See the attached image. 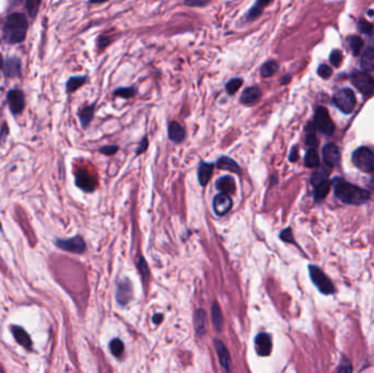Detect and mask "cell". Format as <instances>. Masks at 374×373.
Wrapping results in <instances>:
<instances>
[{
	"instance_id": "obj_5",
	"label": "cell",
	"mask_w": 374,
	"mask_h": 373,
	"mask_svg": "<svg viewBox=\"0 0 374 373\" xmlns=\"http://www.w3.org/2000/svg\"><path fill=\"white\" fill-rule=\"evenodd\" d=\"M309 271H310V276H311L312 281L315 283V286L317 287V289L322 294L331 295L335 291L333 282L328 279L327 276L322 272L318 267L311 265L309 267Z\"/></svg>"
},
{
	"instance_id": "obj_8",
	"label": "cell",
	"mask_w": 374,
	"mask_h": 373,
	"mask_svg": "<svg viewBox=\"0 0 374 373\" xmlns=\"http://www.w3.org/2000/svg\"><path fill=\"white\" fill-rule=\"evenodd\" d=\"M56 246L66 252L74 253V254H82L86 251V242L81 236L77 235L67 240H56Z\"/></svg>"
},
{
	"instance_id": "obj_11",
	"label": "cell",
	"mask_w": 374,
	"mask_h": 373,
	"mask_svg": "<svg viewBox=\"0 0 374 373\" xmlns=\"http://www.w3.org/2000/svg\"><path fill=\"white\" fill-rule=\"evenodd\" d=\"M255 349L257 355L260 357H267L271 355L273 349L271 335L267 333H259L255 337Z\"/></svg>"
},
{
	"instance_id": "obj_30",
	"label": "cell",
	"mask_w": 374,
	"mask_h": 373,
	"mask_svg": "<svg viewBox=\"0 0 374 373\" xmlns=\"http://www.w3.org/2000/svg\"><path fill=\"white\" fill-rule=\"evenodd\" d=\"M243 84H244L243 78H238V77H236V78H231L227 82V84H226V91H227V93L229 95H231V96L234 95L242 88Z\"/></svg>"
},
{
	"instance_id": "obj_13",
	"label": "cell",
	"mask_w": 374,
	"mask_h": 373,
	"mask_svg": "<svg viewBox=\"0 0 374 373\" xmlns=\"http://www.w3.org/2000/svg\"><path fill=\"white\" fill-rule=\"evenodd\" d=\"M273 2L274 0H256L255 4L251 7L248 12H246L245 20L248 22H254L258 20L261 17V14H263L264 9Z\"/></svg>"
},
{
	"instance_id": "obj_32",
	"label": "cell",
	"mask_w": 374,
	"mask_h": 373,
	"mask_svg": "<svg viewBox=\"0 0 374 373\" xmlns=\"http://www.w3.org/2000/svg\"><path fill=\"white\" fill-rule=\"evenodd\" d=\"M304 163L308 168H316L319 164V158L318 154L315 150V148H310L308 152L305 154Z\"/></svg>"
},
{
	"instance_id": "obj_28",
	"label": "cell",
	"mask_w": 374,
	"mask_h": 373,
	"mask_svg": "<svg viewBox=\"0 0 374 373\" xmlns=\"http://www.w3.org/2000/svg\"><path fill=\"white\" fill-rule=\"evenodd\" d=\"M211 317H212V324H213V327L216 328V331L221 332L222 326H223V316H222L219 304L217 302H213L211 305Z\"/></svg>"
},
{
	"instance_id": "obj_6",
	"label": "cell",
	"mask_w": 374,
	"mask_h": 373,
	"mask_svg": "<svg viewBox=\"0 0 374 373\" xmlns=\"http://www.w3.org/2000/svg\"><path fill=\"white\" fill-rule=\"evenodd\" d=\"M314 123H315L317 129L320 132H323L324 135L331 136L335 131V125L331 119V116L328 114L327 110L323 106H319L316 109L315 115H314Z\"/></svg>"
},
{
	"instance_id": "obj_53",
	"label": "cell",
	"mask_w": 374,
	"mask_h": 373,
	"mask_svg": "<svg viewBox=\"0 0 374 373\" xmlns=\"http://www.w3.org/2000/svg\"><path fill=\"white\" fill-rule=\"evenodd\" d=\"M108 2H109V0H89V4L99 5V4H105Z\"/></svg>"
},
{
	"instance_id": "obj_27",
	"label": "cell",
	"mask_w": 374,
	"mask_h": 373,
	"mask_svg": "<svg viewBox=\"0 0 374 373\" xmlns=\"http://www.w3.org/2000/svg\"><path fill=\"white\" fill-rule=\"evenodd\" d=\"M113 96L115 98H121L124 100H129L132 99L135 95L137 94V88L136 87H118L113 91Z\"/></svg>"
},
{
	"instance_id": "obj_4",
	"label": "cell",
	"mask_w": 374,
	"mask_h": 373,
	"mask_svg": "<svg viewBox=\"0 0 374 373\" xmlns=\"http://www.w3.org/2000/svg\"><path fill=\"white\" fill-rule=\"evenodd\" d=\"M334 103L342 113L349 114L356 106V95L350 89H341L334 94Z\"/></svg>"
},
{
	"instance_id": "obj_52",
	"label": "cell",
	"mask_w": 374,
	"mask_h": 373,
	"mask_svg": "<svg viewBox=\"0 0 374 373\" xmlns=\"http://www.w3.org/2000/svg\"><path fill=\"white\" fill-rule=\"evenodd\" d=\"M338 370L341 371V372H349V371H351L350 363H346V367H339Z\"/></svg>"
},
{
	"instance_id": "obj_17",
	"label": "cell",
	"mask_w": 374,
	"mask_h": 373,
	"mask_svg": "<svg viewBox=\"0 0 374 373\" xmlns=\"http://www.w3.org/2000/svg\"><path fill=\"white\" fill-rule=\"evenodd\" d=\"M8 102L13 114H19L24 109V95L20 90H12L8 93Z\"/></svg>"
},
{
	"instance_id": "obj_54",
	"label": "cell",
	"mask_w": 374,
	"mask_h": 373,
	"mask_svg": "<svg viewBox=\"0 0 374 373\" xmlns=\"http://www.w3.org/2000/svg\"><path fill=\"white\" fill-rule=\"evenodd\" d=\"M3 64H4V61H3V56H2V54H0V69H2Z\"/></svg>"
},
{
	"instance_id": "obj_15",
	"label": "cell",
	"mask_w": 374,
	"mask_h": 373,
	"mask_svg": "<svg viewBox=\"0 0 374 373\" xmlns=\"http://www.w3.org/2000/svg\"><path fill=\"white\" fill-rule=\"evenodd\" d=\"M76 184L79 189L85 192H93L96 188V181L93 176L86 171H79L76 175Z\"/></svg>"
},
{
	"instance_id": "obj_35",
	"label": "cell",
	"mask_w": 374,
	"mask_h": 373,
	"mask_svg": "<svg viewBox=\"0 0 374 373\" xmlns=\"http://www.w3.org/2000/svg\"><path fill=\"white\" fill-rule=\"evenodd\" d=\"M196 332L199 336H201L206 333V313L204 310L199 309L196 312Z\"/></svg>"
},
{
	"instance_id": "obj_10",
	"label": "cell",
	"mask_w": 374,
	"mask_h": 373,
	"mask_svg": "<svg viewBox=\"0 0 374 373\" xmlns=\"http://www.w3.org/2000/svg\"><path fill=\"white\" fill-rule=\"evenodd\" d=\"M232 205H233L232 199L229 196V194L226 193L218 194V195L215 196L212 201V208L217 216H224L228 214L231 210Z\"/></svg>"
},
{
	"instance_id": "obj_47",
	"label": "cell",
	"mask_w": 374,
	"mask_h": 373,
	"mask_svg": "<svg viewBox=\"0 0 374 373\" xmlns=\"http://www.w3.org/2000/svg\"><path fill=\"white\" fill-rule=\"evenodd\" d=\"M149 146V141H148V138L147 137H144L143 139H141L140 144H139V147L137 148V151H136V154L139 155L140 153H143L147 150V148Z\"/></svg>"
},
{
	"instance_id": "obj_12",
	"label": "cell",
	"mask_w": 374,
	"mask_h": 373,
	"mask_svg": "<svg viewBox=\"0 0 374 373\" xmlns=\"http://www.w3.org/2000/svg\"><path fill=\"white\" fill-rule=\"evenodd\" d=\"M132 299V286L128 279H124L119 281L117 286V295L116 300L121 305H127Z\"/></svg>"
},
{
	"instance_id": "obj_40",
	"label": "cell",
	"mask_w": 374,
	"mask_h": 373,
	"mask_svg": "<svg viewBox=\"0 0 374 373\" xmlns=\"http://www.w3.org/2000/svg\"><path fill=\"white\" fill-rule=\"evenodd\" d=\"M211 4V0H184V5L191 8H205Z\"/></svg>"
},
{
	"instance_id": "obj_24",
	"label": "cell",
	"mask_w": 374,
	"mask_h": 373,
	"mask_svg": "<svg viewBox=\"0 0 374 373\" xmlns=\"http://www.w3.org/2000/svg\"><path fill=\"white\" fill-rule=\"evenodd\" d=\"M94 112H95V104L88 105V106L84 108L79 112L78 116H79L82 127L87 128L88 126L90 125V123L92 122L93 116H94Z\"/></svg>"
},
{
	"instance_id": "obj_33",
	"label": "cell",
	"mask_w": 374,
	"mask_h": 373,
	"mask_svg": "<svg viewBox=\"0 0 374 373\" xmlns=\"http://www.w3.org/2000/svg\"><path fill=\"white\" fill-rule=\"evenodd\" d=\"M305 144L311 148H315L317 146V139L315 136V127H314L313 123H309L305 128Z\"/></svg>"
},
{
	"instance_id": "obj_37",
	"label": "cell",
	"mask_w": 374,
	"mask_h": 373,
	"mask_svg": "<svg viewBox=\"0 0 374 373\" xmlns=\"http://www.w3.org/2000/svg\"><path fill=\"white\" fill-rule=\"evenodd\" d=\"M110 350L115 357H121L124 352V344L121 339L115 338L112 339L110 342Z\"/></svg>"
},
{
	"instance_id": "obj_29",
	"label": "cell",
	"mask_w": 374,
	"mask_h": 373,
	"mask_svg": "<svg viewBox=\"0 0 374 373\" xmlns=\"http://www.w3.org/2000/svg\"><path fill=\"white\" fill-rule=\"evenodd\" d=\"M88 81V77L87 76H76V77H71L69 78V80L67 81L66 85V90L68 93H72L74 91H77L79 88H81L84 85L87 84Z\"/></svg>"
},
{
	"instance_id": "obj_21",
	"label": "cell",
	"mask_w": 374,
	"mask_h": 373,
	"mask_svg": "<svg viewBox=\"0 0 374 373\" xmlns=\"http://www.w3.org/2000/svg\"><path fill=\"white\" fill-rule=\"evenodd\" d=\"M216 189L219 190L221 193H226V194H230V193H234L235 192V181L233 177H231L229 175L222 176L220 178H218L216 182Z\"/></svg>"
},
{
	"instance_id": "obj_49",
	"label": "cell",
	"mask_w": 374,
	"mask_h": 373,
	"mask_svg": "<svg viewBox=\"0 0 374 373\" xmlns=\"http://www.w3.org/2000/svg\"><path fill=\"white\" fill-rule=\"evenodd\" d=\"M290 80H291V76H290L289 73H287V74H285V76H283V77L281 78V80H280V85H283V86H285V85H288L289 82H290Z\"/></svg>"
},
{
	"instance_id": "obj_50",
	"label": "cell",
	"mask_w": 374,
	"mask_h": 373,
	"mask_svg": "<svg viewBox=\"0 0 374 373\" xmlns=\"http://www.w3.org/2000/svg\"><path fill=\"white\" fill-rule=\"evenodd\" d=\"M7 134H8V128H7V126L5 125L3 130H2V135H0V143H4V140H5L6 136H7Z\"/></svg>"
},
{
	"instance_id": "obj_26",
	"label": "cell",
	"mask_w": 374,
	"mask_h": 373,
	"mask_svg": "<svg viewBox=\"0 0 374 373\" xmlns=\"http://www.w3.org/2000/svg\"><path fill=\"white\" fill-rule=\"evenodd\" d=\"M279 70V64L276 61H267L260 66V76L263 78H271L274 74Z\"/></svg>"
},
{
	"instance_id": "obj_1",
	"label": "cell",
	"mask_w": 374,
	"mask_h": 373,
	"mask_svg": "<svg viewBox=\"0 0 374 373\" xmlns=\"http://www.w3.org/2000/svg\"><path fill=\"white\" fill-rule=\"evenodd\" d=\"M28 32V21L23 14L12 13L7 19L4 26V36L11 44L24 41Z\"/></svg>"
},
{
	"instance_id": "obj_22",
	"label": "cell",
	"mask_w": 374,
	"mask_h": 373,
	"mask_svg": "<svg viewBox=\"0 0 374 373\" xmlns=\"http://www.w3.org/2000/svg\"><path fill=\"white\" fill-rule=\"evenodd\" d=\"M217 167L222 170L231 171V172H233V173H237V174L241 173V168L238 167V164L233 159L227 155L220 156L218 161H217Z\"/></svg>"
},
{
	"instance_id": "obj_25",
	"label": "cell",
	"mask_w": 374,
	"mask_h": 373,
	"mask_svg": "<svg viewBox=\"0 0 374 373\" xmlns=\"http://www.w3.org/2000/svg\"><path fill=\"white\" fill-rule=\"evenodd\" d=\"M361 68L363 71L369 72L374 70V48L369 47L364 50L361 56Z\"/></svg>"
},
{
	"instance_id": "obj_48",
	"label": "cell",
	"mask_w": 374,
	"mask_h": 373,
	"mask_svg": "<svg viewBox=\"0 0 374 373\" xmlns=\"http://www.w3.org/2000/svg\"><path fill=\"white\" fill-rule=\"evenodd\" d=\"M298 158H299V155H298V147L295 146L292 149H291V151H290L289 160L291 162H296L298 160Z\"/></svg>"
},
{
	"instance_id": "obj_18",
	"label": "cell",
	"mask_w": 374,
	"mask_h": 373,
	"mask_svg": "<svg viewBox=\"0 0 374 373\" xmlns=\"http://www.w3.org/2000/svg\"><path fill=\"white\" fill-rule=\"evenodd\" d=\"M323 159L328 166H337L340 160L339 149L336 145L328 144L323 148Z\"/></svg>"
},
{
	"instance_id": "obj_16",
	"label": "cell",
	"mask_w": 374,
	"mask_h": 373,
	"mask_svg": "<svg viewBox=\"0 0 374 373\" xmlns=\"http://www.w3.org/2000/svg\"><path fill=\"white\" fill-rule=\"evenodd\" d=\"M215 346H216L217 355H218V359H219L221 367L229 372L231 370L232 361H231V357H230L228 348L221 340H218V339L215 340Z\"/></svg>"
},
{
	"instance_id": "obj_34",
	"label": "cell",
	"mask_w": 374,
	"mask_h": 373,
	"mask_svg": "<svg viewBox=\"0 0 374 373\" xmlns=\"http://www.w3.org/2000/svg\"><path fill=\"white\" fill-rule=\"evenodd\" d=\"M347 43L354 55H358L359 53H360V50L363 46V41L360 36L351 35L347 39Z\"/></svg>"
},
{
	"instance_id": "obj_43",
	"label": "cell",
	"mask_w": 374,
	"mask_h": 373,
	"mask_svg": "<svg viewBox=\"0 0 374 373\" xmlns=\"http://www.w3.org/2000/svg\"><path fill=\"white\" fill-rule=\"evenodd\" d=\"M280 238H281L282 241H285V242L296 244L295 237H293V233H292V230H291L290 228H287V229H285L283 231H281Z\"/></svg>"
},
{
	"instance_id": "obj_51",
	"label": "cell",
	"mask_w": 374,
	"mask_h": 373,
	"mask_svg": "<svg viewBox=\"0 0 374 373\" xmlns=\"http://www.w3.org/2000/svg\"><path fill=\"white\" fill-rule=\"evenodd\" d=\"M162 318H163V315L162 314H154L153 317H152V321L155 323V324H160L162 322Z\"/></svg>"
},
{
	"instance_id": "obj_2",
	"label": "cell",
	"mask_w": 374,
	"mask_h": 373,
	"mask_svg": "<svg viewBox=\"0 0 374 373\" xmlns=\"http://www.w3.org/2000/svg\"><path fill=\"white\" fill-rule=\"evenodd\" d=\"M335 195L349 205H361L370 198V193L356 185L340 182L335 186Z\"/></svg>"
},
{
	"instance_id": "obj_20",
	"label": "cell",
	"mask_w": 374,
	"mask_h": 373,
	"mask_svg": "<svg viewBox=\"0 0 374 373\" xmlns=\"http://www.w3.org/2000/svg\"><path fill=\"white\" fill-rule=\"evenodd\" d=\"M213 163H207V162H200L198 167V181L201 186H206L210 180L213 171Z\"/></svg>"
},
{
	"instance_id": "obj_46",
	"label": "cell",
	"mask_w": 374,
	"mask_h": 373,
	"mask_svg": "<svg viewBox=\"0 0 374 373\" xmlns=\"http://www.w3.org/2000/svg\"><path fill=\"white\" fill-rule=\"evenodd\" d=\"M118 149H119L118 146H115V145L104 146V147L100 148V152L103 153V154H106V155H113L118 151Z\"/></svg>"
},
{
	"instance_id": "obj_14",
	"label": "cell",
	"mask_w": 374,
	"mask_h": 373,
	"mask_svg": "<svg viewBox=\"0 0 374 373\" xmlns=\"http://www.w3.org/2000/svg\"><path fill=\"white\" fill-rule=\"evenodd\" d=\"M168 136L174 144H182L186 139V130L181 124L172 121L168 126Z\"/></svg>"
},
{
	"instance_id": "obj_44",
	"label": "cell",
	"mask_w": 374,
	"mask_h": 373,
	"mask_svg": "<svg viewBox=\"0 0 374 373\" xmlns=\"http://www.w3.org/2000/svg\"><path fill=\"white\" fill-rule=\"evenodd\" d=\"M358 29L360 30V32L369 34L373 31V25L370 23V22L365 21V20H360L358 22Z\"/></svg>"
},
{
	"instance_id": "obj_36",
	"label": "cell",
	"mask_w": 374,
	"mask_h": 373,
	"mask_svg": "<svg viewBox=\"0 0 374 373\" xmlns=\"http://www.w3.org/2000/svg\"><path fill=\"white\" fill-rule=\"evenodd\" d=\"M116 35H111V34H101L99 35L98 40H96V47L100 51L105 49L108 46H110L112 43L114 42Z\"/></svg>"
},
{
	"instance_id": "obj_23",
	"label": "cell",
	"mask_w": 374,
	"mask_h": 373,
	"mask_svg": "<svg viewBox=\"0 0 374 373\" xmlns=\"http://www.w3.org/2000/svg\"><path fill=\"white\" fill-rule=\"evenodd\" d=\"M20 68L21 64L18 58H9L5 64V74L9 78H16L20 74Z\"/></svg>"
},
{
	"instance_id": "obj_42",
	"label": "cell",
	"mask_w": 374,
	"mask_h": 373,
	"mask_svg": "<svg viewBox=\"0 0 374 373\" xmlns=\"http://www.w3.org/2000/svg\"><path fill=\"white\" fill-rule=\"evenodd\" d=\"M317 73H318V76L320 78L328 79V78H330L332 76L333 70H332V68H331L330 66H327V65H320L318 67V69H317Z\"/></svg>"
},
{
	"instance_id": "obj_31",
	"label": "cell",
	"mask_w": 374,
	"mask_h": 373,
	"mask_svg": "<svg viewBox=\"0 0 374 373\" xmlns=\"http://www.w3.org/2000/svg\"><path fill=\"white\" fill-rule=\"evenodd\" d=\"M315 188L316 190H315V194H314V197H315L316 201H320L327 196L328 193H330L331 183L326 180L324 182H322L320 184H318L317 186H315Z\"/></svg>"
},
{
	"instance_id": "obj_19",
	"label": "cell",
	"mask_w": 374,
	"mask_h": 373,
	"mask_svg": "<svg viewBox=\"0 0 374 373\" xmlns=\"http://www.w3.org/2000/svg\"><path fill=\"white\" fill-rule=\"evenodd\" d=\"M12 334L14 339L17 340V342L19 345H21L22 347H24L26 349H31L32 347V340L30 335L25 332V330H23L21 326H12Z\"/></svg>"
},
{
	"instance_id": "obj_55",
	"label": "cell",
	"mask_w": 374,
	"mask_h": 373,
	"mask_svg": "<svg viewBox=\"0 0 374 373\" xmlns=\"http://www.w3.org/2000/svg\"><path fill=\"white\" fill-rule=\"evenodd\" d=\"M370 185H371V188L374 190V176L372 177V181H371V184Z\"/></svg>"
},
{
	"instance_id": "obj_7",
	"label": "cell",
	"mask_w": 374,
	"mask_h": 373,
	"mask_svg": "<svg viewBox=\"0 0 374 373\" xmlns=\"http://www.w3.org/2000/svg\"><path fill=\"white\" fill-rule=\"evenodd\" d=\"M354 86L363 95L369 96L374 93V78L368 72H354L351 76Z\"/></svg>"
},
{
	"instance_id": "obj_38",
	"label": "cell",
	"mask_w": 374,
	"mask_h": 373,
	"mask_svg": "<svg viewBox=\"0 0 374 373\" xmlns=\"http://www.w3.org/2000/svg\"><path fill=\"white\" fill-rule=\"evenodd\" d=\"M42 0H26V10L29 16L34 19L39 12Z\"/></svg>"
},
{
	"instance_id": "obj_45",
	"label": "cell",
	"mask_w": 374,
	"mask_h": 373,
	"mask_svg": "<svg viewBox=\"0 0 374 373\" xmlns=\"http://www.w3.org/2000/svg\"><path fill=\"white\" fill-rule=\"evenodd\" d=\"M137 266H138V270H139L140 274L143 275V277L147 278L148 276H149V268H148L146 259L144 257H140L139 258L138 263H137Z\"/></svg>"
},
{
	"instance_id": "obj_41",
	"label": "cell",
	"mask_w": 374,
	"mask_h": 373,
	"mask_svg": "<svg viewBox=\"0 0 374 373\" xmlns=\"http://www.w3.org/2000/svg\"><path fill=\"white\" fill-rule=\"evenodd\" d=\"M330 62L332 63L333 66L335 67H339L341 62H342V54L341 51L338 49H334L332 50L331 56H330Z\"/></svg>"
},
{
	"instance_id": "obj_39",
	"label": "cell",
	"mask_w": 374,
	"mask_h": 373,
	"mask_svg": "<svg viewBox=\"0 0 374 373\" xmlns=\"http://www.w3.org/2000/svg\"><path fill=\"white\" fill-rule=\"evenodd\" d=\"M328 174H330V172H328V170H325V169H320L316 171V172H314L312 175V184L314 186H317L322 182L326 181Z\"/></svg>"
},
{
	"instance_id": "obj_9",
	"label": "cell",
	"mask_w": 374,
	"mask_h": 373,
	"mask_svg": "<svg viewBox=\"0 0 374 373\" xmlns=\"http://www.w3.org/2000/svg\"><path fill=\"white\" fill-rule=\"evenodd\" d=\"M263 98V91L258 86H251L245 88L240 96V103L242 105L253 106L258 104Z\"/></svg>"
},
{
	"instance_id": "obj_3",
	"label": "cell",
	"mask_w": 374,
	"mask_h": 373,
	"mask_svg": "<svg viewBox=\"0 0 374 373\" xmlns=\"http://www.w3.org/2000/svg\"><path fill=\"white\" fill-rule=\"evenodd\" d=\"M355 166L365 173H374V152L369 148L357 149L353 155Z\"/></svg>"
}]
</instances>
